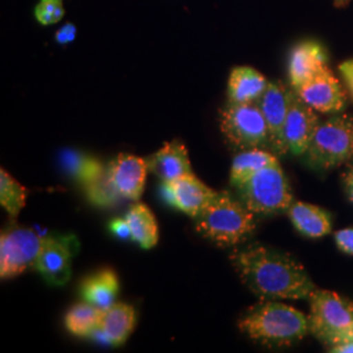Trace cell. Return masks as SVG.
<instances>
[{
  "instance_id": "33",
  "label": "cell",
  "mask_w": 353,
  "mask_h": 353,
  "mask_svg": "<svg viewBox=\"0 0 353 353\" xmlns=\"http://www.w3.org/2000/svg\"><path fill=\"white\" fill-rule=\"evenodd\" d=\"M345 191H347L350 201L353 203V166L345 174Z\"/></svg>"
},
{
  "instance_id": "1",
  "label": "cell",
  "mask_w": 353,
  "mask_h": 353,
  "mask_svg": "<svg viewBox=\"0 0 353 353\" xmlns=\"http://www.w3.org/2000/svg\"><path fill=\"white\" fill-rule=\"evenodd\" d=\"M230 262L242 283L262 300H303L316 290L301 263L267 246L252 245L236 250Z\"/></svg>"
},
{
  "instance_id": "23",
  "label": "cell",
  "mask_w": 353,
  "mask_h": 353,
  "mask_svg": "<svg viewBox=\"0 0 353 353\" xmlns=\"http://www.w3.org/2000/svg\"><path fill=\"white\" fill-rule=\"evenodd\" d=\"M102 310L92 303H77L65 314V328L77 338L94 336L100 327Z\"/></svg>"
},
{
  "instance_id": "25",
  "label": "cell",
  "mask_w": 353,
  "mask_h": 353,
  "mask_svg": "<svg viewBox=\"0 0 353 353\" xmlns=\"http://www.w3.org/2000/svg\"><path fill=\"white\" fill-rule=\"evenodd\" d=\"M26 189L3 168L0 169V204L11 217H17L26 202Z\"/></svg>"
},
{
  "instance_id": "12",
  "label": "cell",
  "mask_w": 353,
  "mask_h": 353,
  "mask_svg": "<svg viewBox=\"0 0 353 353\" xmlns=\"http://www.w3.org/2000/svg\"><path fill=\"white\" fill-rule=\"evenodd\" d=\"M292 89H288L281 81L268 83V87L256 102L265 117L270 148L278 154H285V147L283 141V130L285 125L287 114L290 110Z\"/></svg>"
},
{
  "instance_id": "32",
  "label": "cell",
  "mask_w": 353,
  "mask_h": 353,
  "mask_svg": "<svg viewBox=\"0 0 353 353\" xmlns=\"http://www.w3.org/2000/svg\"><path fill=\"white\" fill-rule=\"evenodd\" d=\"M331 352L335 353H353V341H347V343H341L338 345L331 347Z\"/></svg>"
},
{
  "instance_id": "29",
  "label": "cell",
  "mask_w": 353,
  "mask_h": 353,
  "mask_svg": "<svg viewBox=\"0 0 353 353\" xmlns=\"http://www.w3.org/2000/svg\"><path fill=\"white\" fill-rule=\"evenodd\" d=\"M76 26L72 23H67L62 28H59V30L55 34V41L61 45H65L72 42L76 37Z\"/></svg>"
},
{
  "instance_id": "16",
  "label": "cell",
  "mask_w": 353,
  "mask_h": 353,
  "mask_svg": "<svg viewBox=\"0 0 353 353\" xmlns=\"http://www.w3.org/2000/svg\"><path fill=\"white\" fill-rule=\"evenodd\" d=\"M327 67L326 51L314 41H305L299 43L290 57V81L292 88L301 87L307 80L319 74Z\"/></svg>"
},
{
  "instance_id": "22",
  "label": "cell",
  "mask_w": 353,
  "mask_h": 353,
  "mask_svg": "<svg viewBox=\"0 0 353 353\" xmlns=\"http://www.w3.org/2000/svg\"><path fill=\"white\" fill-rule=\"evenodd\" d=\"M276 163H279L278 157L272 152L265 151L262 148L241 151L234 156L232 163L230 183L237 189L256 172Z\"/></svg>"
},
{
  "instance_id": "21",
  "label": "cell",
  "mask_w": 353,
  "mask_h": 353,
  "mask_svg": "<svg viewBox=\"0 0 353 353\" xmlns=\"http://www.w3.org/2000/svg\"><path fill=\"white\" fill-rule=\"evenodd\" d=\"M131 232V240L135 241L143 249H152L159 241V227L154 214L143 204H134L125 217Z\"/></svg>"
},
{
  "instance_id": "5",
  "label": "cell",
  "mask_w": 353,
  "mask_h": 353,
  "mask_svg": "<svg viewBox=\"0 0 353 353\" xmlns=\"http://www.w3.org/2000/svg\"><path fill=\"white\" fill-rule=\"evenodd\" d=\"M306 160L316 169L327 170L353 159V115L341 114L319 122L306 151Z\"/></svg>"
},
{
  "instance_id": "26",
  "label": "cell",
  "mask_w": 353,
  "mask_h": 353,
  "mask_svg": "<svg viewBox=\"0 0 353 353\" xmlns=\"http://www.w3.org/2000/svg\"><path fill=\"white\" fill-rule=\"evenodd\" d=\"M84 190L90 202L102 207H109L114 203H117V201L121 198V195L117 192V190L114 189L110 182V178L108 174V165L101 176L94 179L93 182H90L84 188Z\"/></svg>"
},
{
  "instance_id": "27",
  "label": "cell",
  "mask_w": 353,
  "mask_h": 353,
  "mask_svg": "<svg viewBox=\"0 0 353 353\" xmlns=\"http://www.w3.org/2000/svg\"><path fill=\"white\" fill-rule=\"evenodd\" d=\"M64 12L62 0H39L34 16L41 26H52L63 19Z\"/></svg>"
},
{
  "instance_id": "6",
  "label": "cell",
  "mask_w": 353,
  "mask_h": 353,
  "mask_svg": "<svg viewBox=\"0 0 353 353\" xmlns=\"http://www.w3.org/2000/svg\"><path fill=\"white\" fill-rule=\"evenodd\" d=\"M241 201L255 214L288 211L294 202L290 182L280 163L268 165L237 188Z\"/></svg>"
},
{
  "instance_id": "19",
  "label": "cell",
  "mask_w": 353,
  "mask_h": 353,
  "mask_svg": "<svg viewBox=\"0 0 353 353\" xmlns=\"http://www.w3.org/2000/svg\"><path fill=\"white\" fill-rule=\"evenodd\" d=\"M119 292V280L110 268H103L81 281L80 293L84 301L92 303L100 310L113 306Z\"/></svg>"
},
{
  "instance_id": "20",
  "label": "cell",
  "mask_w": 353,
  "mask_h": 353,
  "mask_svg": "<svg viewBox=\"0 0 353 353\" xmlns=\"http://www.w3.org/2000/svg\"><path fill=\"white\" fill-rule=\"evenodd\" d=\"M287 212L292 224L306 237L319 239L331 232L332 224L330 214L314 204L293 202Z\"/></svg>"
},
{
  "instance_id": "4",
  "label": "cell",
  "mask_w": 353,
  "mask_h": 353,
  "mask_svg": "<svg viewBox=\"0 0 353 353\" xmlns=\"http://www.w3.org/2000/svg\"><path fill=\"white\" fill-rule=\"evenodd\" d=\"M310 300V332L331 347L353 341V303L332 290H316Z\"/></svg>"
},
{
  "instance_id": "15",
  "label": "cell",
  "mask_w": 353,
  "mask_h": 353,
  "mask_svg": "<svg viewBox=\"0 0 353 353\" xmlns=\"http://www.w3.org/2000/svg\"><path fill=\"white\" fill-rule=\"evenodd\" d=\"M148 170L163 182H172L181 176L194 174L189 153L179 140H172L145 159Z\"/></svg>"
},
{
  "instance_id": "10",
  "label": "cell",
  "mask_w": 353,
  "mask_h": 353,
  "mask_svg": "<svg viewBox=\"0 0 353 353\" xmlns=\"http://www.w3.org/2000/svg\"><path fill=\"white\" fill-rule=\"evenodd\" d=\"M165 201L192 219L214 202L219 191L204 185L195 174L181 176L172 182H163Z\"/></svg>"
},
{
  "instance_id": "13",
  "label": "cell",
  "mask_w": 353,
  "mask_h": 353,
  "mask_svg": "<svg viewBox=\"0 0 353 353\" xmlns=\"http://www.w3.org/2000/svg\"><path fill=\"white\" fill-rule=\"evenodd\" d=\"M145 159L121 153L108 164V174L117 192L130 201L138 202L143 194L148 173Z\"/></svg>"
},
{
  "instance_id": "34",
  "label": "cell",
  "mask_w": 353,
  "mask_h": 353,
  "mask_svg": "<svg viewBox=\"0 0 353 353\" xmlns=\"http://www.w3.org/2000/svg\"><path fill=\"white\" fill-rule=\"evenodd\" d=\"M348 1H350V0H334L335 6H338V7H344V6H347V4H348Z\"/></svg>"
},
{
  "instance_id": "30",
  "label": "cell",
  "mask_w": 353,
  "mask_h": 353,
  "mask_svg": "<svg viewBox=\"0 0 353 353\" xmlns=\"http://www.w3.org/2000/svg\"><path fill=\"white\" fill-rule=\"evenodd\" d=\"M110 229L114 234L122 240H128L131 239V232L127 223L126 219H115L110 224Z\"/></svg>"
},
{
  "instance_id": "31",
  "label": "cell",
  "mask_w": 353,
  "mask_h": 353,
  "mask_svg": "<svg viewBox=\"0 0 353 353\" xmlns=\"http://www.w3.org/2000/svg\"><path fill=\"white\" fill-rule=\"evenodd\" d=\"M339 71H341V76L344 79V83H345L347 88L350 90L353 100V59L343 62L339 65Z\"/></svg>"
},
{
  "instance_id": "9",
  "label": "cell",
  "mask_w": 353,
  "mask_h": 353,
  "mask_svg": "<svg viewBox=\"0 0 353 353\" xmlns=\"http://www.w3.org/2000/svg\"><path fill=\"white\" fill-rule=\"evenodd\" d=\"M318 125L319 119L314 109L305 103L292 88L290 110L283 130V141L287 153L303 156L312 143Z\"/></svg>"
},
{
  "instance_id": "17",
  "label": "cell",
  "mask_w": 353,
  "mask_h": 353,
  "mask_svg": "<svg viewBox=\"0 0 353 353\" xmlns=\"http://www.w3.org/2000/svg\"><path fill=\"white\" fill-rule=\"evenodd\" d=\"M137 325L135 309L128 303H115L102 312L99 334L114 347L125 344ZM96 332V334H97Z\"/></svg>"
},
{
  "instance_id": "24",
  "label": "cell",
  "mask_w": 353,
  "mask_h": 353,
  "mask_svg": "<svg viewBox=\"0 0 353 353\" xmlns=\"http://www.w3.org/2000/svg\"><path fill=\"white\" fill-rule=\"evenodd\" d=\"M61 160L68 174L75 178L83 188L97 179L106 169V166L100 160L71 150L64 151Z\"/></svg>"
},
{
  "instance_id": "7",
  "label": "cell",
  "mask_w": 353,
  "mask_h": 353,
  "mask_svg": "<svg viewBox=\"0 0 353 353\" xmlns=\"http://www.w3.org/2000/svg\"><path fill=\"white\" fill-rule=\"evenodd\" d=\"M220 128L228 144L236 150L270 147L267 123L256 102H228L220 112Z\"/></svg>"
},
{
  "instance_id": "8",
  "label": "cell",
  "mask_w": 353,
  "mask_h": 353,
  "mask_svg": "<svg viewBox=\"0 0 353 353\" xmlns=\"http://www.w3.org/2000/svg\"><path fill=\"white\" fill-rule=\"evenodd\" d=\"M43 237L29 228L11 225L0 234V278H14L36 267Z\"/></svg>"
},
{
  "instance_id": "2",
  "label": "cell",
  "mask_w": 353,
  "mask_h": 353,
  "mask_svg": "<svg viewBox=\"0 0 353 353\" xmlns=\"http://www.w3.org/2000/svg\"><path fill=\"white\" fill-rule=\"evenodd\" d=\"M241 331L252 341L265 345H290L303 339L309 327V318L290 305L263 300L252 306L239 321Z\"/></svg>"
},
{
  "instance_id": "28",
  "label": "cell",
  "mask_w": 353,
  "mask_h": 353,
  "mask_svg": "<svg viewBox=\"0 0 353 353\" xmlns=\"http://www.w3.org/2000/svg\"><path fill=\"white\" fill-rule=\"evenodd\" d=\"M335 241L341 252L353 255V228L338 230L335 233Z\"/></svg>"
},
{
  "instance_id": "11",
  "label": "cell",
  "mask_w": 353,
  "mask_h": 353,
  "mask_svg": "<svg viewBox=\"0 0 353 353\" xmlns=\"http://www.w3.org/2000/svg\"><path fill=\"white\" fill-rule=\"evenodd\" d=\"M297 96L321 113H336L345 106V92L339 80L326 67L299 88L293 89Z\"/></svg>"
},
{
  "instance_id": "14",
  "label": "cell",
  "mask_w": 353,
  "mask_h": 353,
  "mask_svg": "<svg viewBox=\"0 0 353 353\" xmlns=\"http://www.w3.org/2000/svg\"><path fill=\"white\" fill-rule=\"evenodd\" d=\"M36 268L51 285H64L72 272L71 243L58 237L43 239Z\"/></svg>"
},
{
  "instance_id": "18",
  "label": "cell",
  "mask_w": 353,
  "mask_h": 353,
  "mask_svg": "<svg viewBox=\"0 0 353 353\" xmlns=\"http://www.w3.org/2000/svg\"><path fill=\"white\" fill-rule=\"evenodd\" d=\"M268 87V81L259 71L248 65L234 67L228 80V102H258Z\"/></svg>"
},
{
  "instance_id": "3",
  "label": "cell",
  "mask_w": 353,
  "mask_h": 353,
  "mask_svg": "<svg viewBox=\"0 0 353 353\" xmlns=\"http://www.w3.org/2000/svg\"><path fill=\"white\" fill-rule=\"evenodd\" d=\"M255 214L227 191L217 192L202 214L194 217L195 229L203 237L220 246H234L255 229Z\"/></svg>"
}]
</instances>
